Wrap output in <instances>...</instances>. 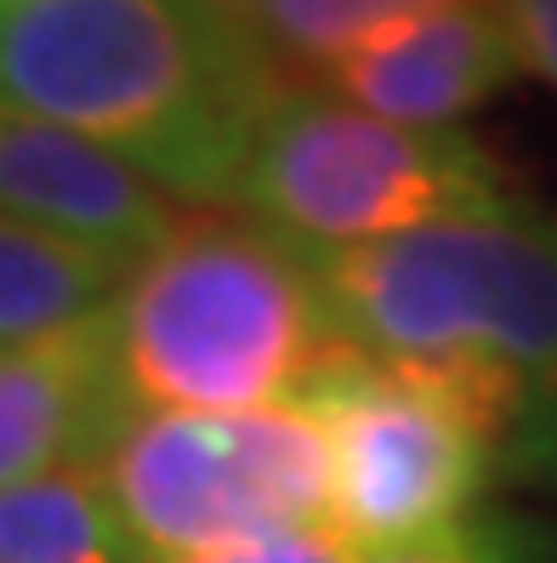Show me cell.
Returning <instances> with one entry per match:
<instances>
[{
    "label": "cell",
    "instance_id": "obj_1",
    "mask_svg": "<svg viewBox=\"0 0 557 563\" xmlns=\"http://www.w3.org/2000/svg\"><path fill=\"white\" fill-rule=\"evenodd\" d=\"M285 80L205 0L0 7V103L109 148L159 194L239 206L245 159Z\"/></svg>",
    "mask_w": 557,
    "mask_h": 563
},
{
    "label": "cell",
    "instance_id": "obj_2",
    "mask_svg": "<svg viewBox=\"0 0 557 563\" xmlns=\"http://www.w3.org/2000/svg\"><path fill=\"white\" fill-rule=\"evenodd\" d=\"M109 330L137 416L302 405L358 353L324 302L313 256L245 217H182L125 274Z\"/></svg>",
    "mask_w": 557,
    "mask_h": 563
},
{
    "label": "cell",
    "instance_id": "obj_3",
    "mask_svg": "<svg viewBox=\"0 0 557 563\" xmlns=\"http://www.w3.org/2000/svg\"><path fill=\"white\" fill-rule=\"evenodd\" d=\"M319 290L365 353H478L523 387L501 467L557 495V222L506 206L399 240L319 251Z\"/></svg>",
    "mask_w": 557,
    "mask_h": 563
},
{
    "label": "cell",
    "instance_id": "obj_4",
    "mask_svg": "<svg viewBox=\"0 0 557 563\" xmlns=\"http://www.w3.org/2000/svg\"><path fill=\"white\" fill-rule=\"evenodd\" d=\"M239 206L297 251H353L517 206L512 177L467 131L392 125L319 86H285L261 120Z\"/></svg>",
    "mask_w": 557,
    "mask_h": 563
},
{
    "label": "cell",
    "instance_id": "obj_5",
    "mask_svg": "<svg viewBox=\"0 0 557 563\" xmlns=\"http://www.w3.org/2000/svg\"><path fill=\"white\" fill-rule=\"evenodd\" d=\"M97 473L148 563L331 523V444L308 405L131 416Z\"/></svg>",
    "mask_w": 557,
    "mask_h": 563
},
{
    "label": "cell",
    "instance_id": "obj_6",
    "mask_svg": "<svg viewBox=\"0 0 557 563\" xmlns=\"http://www.w3.org/2000/svg\"><path fill=\"white\" fill-rule=\"evenodd\" d=\"M331 444V523L353 547L415 541L467 523L495 478V450L427 358L358 347L302 399Z\"/></svg>",
    "mask_w": 557,
    "mask_h": 563
},
{
    "label": "cell",
    "instance_id": "obj_7",
    "mask_svg": "<svg viewBox=\"0 0 557 563\" xmlns=\"http://www.w3.org/2000/svg\"><path fill=\"white\" fill-rule=\"evenodd\" d=\"M0 211L131 274L177 234L182 211L143 172L41 114L0 103Z\"/></svg>",
    "mask_w": 557,
    "mask_h": 563
},
{
    "label": "cell",
    "instance_id": "obj_8",
    "mask_svg": "<svg viewBox=\"0 0 557 563\" xmlns=\"http://www.w3.org/2000/svg\"><path fill=\"white\" fill-rule=\"evenodd\" d=\"M517 69L523 63L495 7L489 0H455V7L381 29L370 46L342 57L319 80V91L392 125L455 131V120H467L495 91H506Z\"/></svg>",
    "mask_w": 557,
    "mask_h": 563
},
{
    "label": "cell",
    "instance_id": "obj_9",
    "mask_svg": "<svg viewBox=\"0 0 557 563\" xmlns=\"http://www.w3.org/2000/svg\"><path fill=\"white\" fill-rule=\"evenodd\" d=\"M137 416L125 399L109 313L0 353V489L63 467H103Z\"/></svg>",
    "mask_w": 557,
    "mask_h": 563
},
{
    "label": "cell",
    "instance_id": "obj_10",
    "mask_svg": "<svg viewBox=\"0 0 557 563\" xmlns=\"http://www.w3.org/2000/svg\"><path fill=\"white\" fill-rule=\"evenodd\" d=\"M120 285L114 262L0 211V353L103 319Z\"/></svg>",
    "mask_w": 557,
    "mask_h": 563
},
{
    "label": "cell",
    "instance_id": "obj_11",
    "mask_svg": "<svg viewBox=\"0 0 557 563\" xmlns=\"http://www.w3.org/2000/svg\"><path fill=\"white\" fill-rule=\"evenodd\" d=\"M0 563H148L97 467H63L0 489Z\"/></svg>",
    "mask_w": 557,
    "mask_h": 563
},
{
    "label": "cell",
    "instance_id": "obj_12",
    "mask_svg": "<svg viewBox=\"0 0 557 563\" xmlns=\"http://www.w3.org/2000/svg\"><path fill=\"white\" fill-rule=\"evenodd\" d=\"M438 7H455V0H250L239 29L285 86H319L381 29Z\"/></svg>",
    "mask_w": 557,
    "mask_h": 563
},
{
    "label": "cell",
    "instance_id": "obj_13",
    "mask_svg": "<svg viewBox=\"0 0 557 563\" xmlns=\"http://www.w3.org/2000/svg\"><path fill=\"white\" fill-rule=\"evenodd\" d=\"M353 563H501L495 541L483 523H449L415 541H387V547H353Z\"/></svg>",
    "mask_w": 557,
    "mask_h": 563
},
{
    "label": "cell",
    "instance_id": "obj_14",
    "mask_svg": "<svg viewBox=\"0 0 557 563\" xmlns=\"http://www.w3.org/2000/svg\"><path fill=\"white\" fill-rule=\"evenodd\" d=\"M182 563H353V541L336 523H313V529H290V536H268V541L182 558Z\"/></svg>",
    "mask_w": 557,
    "mask_h": 563
},
{
    "label": "cell",
    "instance_id": "obj_15",
    "mask_svg": "<svg viewBox=\"0 0 557 563\" xmlns=\"http://www.w3.org/2000/svg\"><path fill=\"white\" fill-rule=\"evenodd\" d=\"M489 7L512 35L517 63L557 91V0H489Z\"/></svg>",
    "mask_w": 557,
    "mask_h": 563
},
{
    "label": "cell",
    "instance_id": "obj_16",
    "mask_svg": "<svg viewBox=\"0 0 557 563\" xmlns=\"http://www.w3.org/2000/svg\"><path fill=\"white\" fill-rule=\"evenodd\" d=\"M501 563H557V529L541 523H483Z\"/></svg>",
    "mask_w": 557,
    "mask_h": 563
},
{
    "label": "cell",
    "instance_id": "obj_17",
    "mask_svg": "<svg viewBox=\"0 0 557 563\" xmlns=\"http://www.w3.org/2000/svg\"><path fill=\"white\" fill-rule=\"evenodd\" d=\"M205 7H211V12H222L227 23H239V18H245V7H250V0H205Z\"/></svg>",
    "mask_w": 557,
    "mask_h": 563
},
{
    "label": "cell",
    "instance_id": "obj_18",
    "mask_svg": "<svg viewBox=\"0 0 557 563\" xmlns=\"http://www.w3.org/2000/svg\"><path fill=\"white\" fill-rule=\"evenodd\" d=\"M0 7H18V0H0Z\"/></svg>",
    "mask_w": 557,
    "mask_h": 563
}]
</instances>
